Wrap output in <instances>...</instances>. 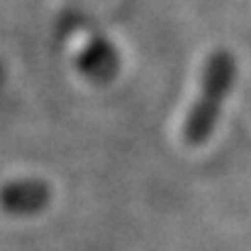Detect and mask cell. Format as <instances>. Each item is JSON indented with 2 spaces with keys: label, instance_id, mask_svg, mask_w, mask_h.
I'll return each mask as SVG.
<instances>
[{
  "label": "cell",
  "instance_id": "1",
  "mask_svg": "<svg viewBox=\"0 0 251 251\" xmlns=\"http://www.w3.org/2000/svg\"><path fill=\"white\" fill-rule=\"evenodd\" d=\"M234 56L227 51H217L207 59L205 74H202V85L198 93L195 105L188 112L185 127H183V139L190 147H200L207 134L212 132L220 107H222V98L227 95V90L234 83Z\"/></svg>",
  "mask_w": 251,
  "mask_h": 251
},
{
  "label": "cell",
  "instance_id": "2",
  "mask_svg": "<svg viewBox=\"0 0 251 251\" xmlns=\"http://www.w3.org/2000/svg\"><path fill=\"white\" fill-rule=\"evenodd\" d=\"M2 195H17V200L2 202L7 210L22 212V210H39L47 205V188L42 183H17L2 190Z\"/></svg>",
  "mask_w": 251,
  "mask_h": 251
}]
</instances>
